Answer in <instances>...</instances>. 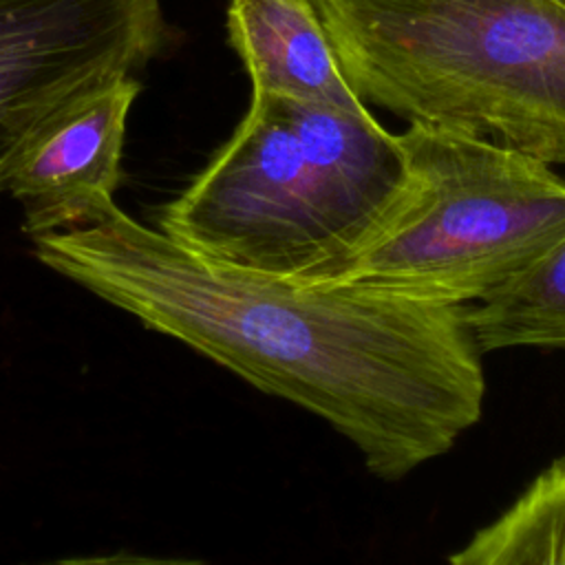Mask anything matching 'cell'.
<instances>
[{
	"instance_id": "obj_1",
	"label": "cell",
	"mask_w": 565,
	"mask_h": 565,
	"mask_svg": "<svg viewBox=\"0 0 565 565\" xmlns=\"http://www.w3.org/2000/svg\"><path fill=\"white\" fill-rule=\"evenodd\" d=\"M31 241L49 269L322 417L380 479L446 455L481 419L483 351L468 305L249 271L135 221L115 201Z\"/></svg>"
},
{
	"instance_id": "obj_2",
	"label": "cell",
	"mask_w": 565,
	"mask_h": 565,
	"mask_svg": "<svg viewBox=\"0 0 565 565\" xmlns=\"http://www.w3.org/2000/svg\"><path fill=\"white\" fill-rule=\"evenodd\" d=\"M404 174L397 135L369 108L252 93L232 137L161 207L159 227L210 258L309 280L371 230Z\"/></svg>"
},
{
	"instance_id": "obj_3",
	"label": "cell",
	"mask_w": 565,
	"mask_h": 565,
	"mask_svg": "<svg viewBox=\"0 0 565 565\" xmlns=\"http://www.w3.org/2000/svg\"><path fill=\"white\" fill-rule=\"evenodd\" d=\"M358 97L565 166V9L552 0H313Z\"/></svg>"
},
{
	"instance_id": "obj_4",
	"label": "cell",
	"mask_w": 565,
	"mask_h": 565,
	"mask_svg": "<svg viewBox=\"0 0 565 565\" xmlns=\"http://www.w3.org/2000/svg\"><path fill=\"white\" fill-rule=\"evenodd\" d=\"M397 141L406 163L397 194L340 260L305 282L475 305L565 236V179L550 163L415 121Z\"/></svg>"
},
{
	"instance_id": "obj_5",
	"label": "cell",
	"mask_w": 565,
	"mask_h": 565,
	"mask_svg": "<svg viewBox=\"0 0 565 565\" xmlns=\"http://www.w3.org/2000/svg\"><path fill=\"white\" fill-rule=\"evenodd\" d=\"M163 42L161 0H0V192L55 124Z\"/></svg>"
},
{
	"instance_id": "obj_6",
	"label": "cell",
	"mask_w": 565,
	"mask_h": 565,
	"mask_svg": "<svg viewBox=\"0 0 565 565\" xmlns=\"http://www.w3.org/2000/svg\"><path fill=\"white\" fill-rule=\"evenodd\" d=\"M141 90L126 77L55 124L26 154L7 192L20 203L24 232L64 230L93 218L119 188L126 124Z\"/></svg>"
},
{
	"instance_id": "obj_7",
	"label": "cell",
	"mask_w": 565,
	"mask_h": 565,
	"mask_svg": "<svg viewBox=\"0 0 565 565\" xmlns=\"http://www.w3.org/2000/svg\"><path fill=\"white\" fill-rule=\"evenodd\" d=\"M227 35L252 93L366 108L342 73L313 0H230Z\"/></svg>"
},
{
	"instance_id": "obj_8",
	"label": "cell",
	"mask_w": 565,
	"mask_h": 565,
	"mask_svg": "<svg viewBox=\"0 0 565 565\" xmlns=\"http://www.w3.org/2000/svg\"><path fill=\"white\" fill-rule=\"evenodd\" d=\"M466 320L483 353L565 349V236L505 287L468 305Z\"/></svg>"
},
{
	"instance_id": "obj_9",
	"label": "cell",
	"mask_w": 565,
	"mask_h": 565,
	"mask_svg": "<svg viewBox=\"0 0 565 565\" xmlns=\"http://www.w3.org/2000/svg\"><path fill=\"white\" fill-rule=\"evenodd\" d=\"M455 565L565 563V457L552 461L523 494L457 554Z\"/></svg>"
},
{
	"instance_id": "obj_10",
	"label": "cell",
	"mask_w": 565,
	"mask_h": 565,
	"mask_svg": "<svg viewBox=\"0 0 565 565\" xmlns=\"http://www.w3.org/2000/svg\"><path fill=\"white\" fill-rule=\"evenodd\" d=\"M552 2H556L558 7H563V9H565V0H552Z\"/></svg>"
}]
</instances>
